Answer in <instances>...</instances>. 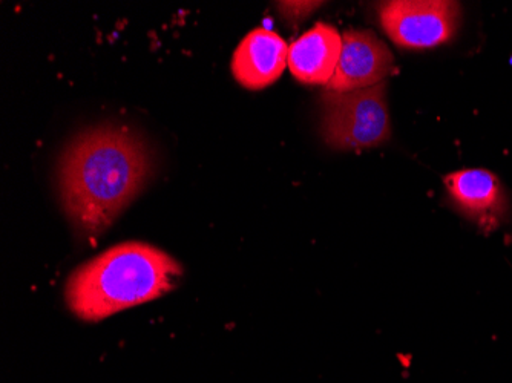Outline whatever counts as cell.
I'll list each match as a JSON object with an SVG mask.
<instances>
[{"instance_id":"6da1fadb","label":"cell","mask_w":512,"mask_h":383,"mask_svg":"<svg viewBox=\"0 0 512 383\" xmlns=\"http://www.w3.org/2000/svg\"><path fill=\"white\" fill-rule=\"evenodd\" d=\"M151 154L126 129L100 126L69 143L59 164L63 210L80 235L97 238L137 197L151 175Z\"/></svg>"},{"instance_id":"7a4b0ae2","label":"cell","mask_w":512,"mask_h":383,"mask_svg":"<svg viewBox=\"0 0 512 383\" xmlns=\"http://www.w3.org/2000/svg\"><path fill=\"white\" fill-rule=\"evenodd\" d=\"M183 275L180 264L151 244H119L74 270L66 282L69 310L86 322L165 296Z\"/></svg>"},{"instance_id":"3957f363","label":"cell","mask_w":512,"mask_h":383,"mask_svg":"<svg viewBox=\"0 0 512 383\" xmlns=\"http://www.w3.org/2000/svg\"><path fill=\"white\" fill-rule=\"evenodd\" d=\"M321 135L338 151L384 145L391 137L385 83L348 92L325 89L321 95Z\"/></svg>"},{"instance_id":"277c9868","label":"cell","mask_w":512,"mask_h":383,"mask_svg":"<svg viewBox=\"0 0 512 383\" xmlns=\"http://www.w3.org/2000/svg\"><path fill=\"white\" fill-rule=\"evenodd\" d=\"M378 11L382 30L404 50H425L447 43L459 27L456 2L391 0L379 5Z\"/></svg>"},{"instance_id":"5b68a950","label":"cell","mask_w":512,"mask_h":383,"mask_svg":"<svg viewBox=\"0 0 512 383\" xmlns=\"http://www.w3.org/2000/svg\"><path fill=\"white\" fill-rule=\"evenodd\" d=\"M394 69V57L387 43L373 31L348 30L342 34V51L329 91L348 92L371 88L387 79Z\"/></svg>"},{"instance_id":"8992f818","label":"cell","mask_w":512,"mask_h":383,"mask_svg":"<svg viewBox=\"0 0 512 383\" xmlns=\"http://www.w3.org/2000/svg\"><path fill=\"white\" fill-rule=\"evenodd\" d=\"M289 62V46L267 28L250 31L235 50L230 69L235 80L250 91H261L283 76Z\"/></svg>"},{"instance_id":"52a82bcc","label":"cell","mask_w":512,"mask_h":383,"mask_svg":"<svg viewBox=\"0 0 512 383\" xmlns=\"http://www.w3.org/2000/svg\"><path fill=\"white\" fill-rule=\"evenodd\" d=\"M445 184L454 204L483 229H494L505 217V192L491 172L465 169L448 175Z\"/></svg>"},{"instance_id":"ba28073f","label":"cell","mask_w":512,"mask_h":383,"mask_svg":"<svg viewBox=\"0 0 512 383\" xmlns=\"http://www.w3.org/2000/svg\"><path fill=\"white\" fill-rule=\"evenodd\" d=\"M342 51V36L329 23H316L289 48L290 73L306 85H325L332 80Z\"/></svg>"},{"instance_id":"9c48e42d","label":"cell","mask_w":512,"mask_h":383,"mask_svg":"<svg viewBox=\"0 0 512 383\" xmlns=\"http://www.w3.org/2000/svg\"><path fill=\"white\" fill-rule=\"evenodd\" d=\"M281 5V10L284 11V16L287 17V19H293V16H295V13H299V16L306 17L307 14L310 13V11L315 10L316 7H318L319 4H315V2H292V4H287V2H283Z\"/></svg>"}]
</instances>
